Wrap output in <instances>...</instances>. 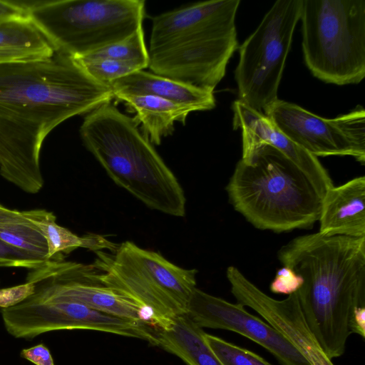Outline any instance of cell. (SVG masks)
<instances>
[{
  "mask_svg": "<svg viewBox=\"0 0 365 365\" xmlns=\"http://www.w3.org/2000/svg\"><path fill=\"white\" fill-rule=\"evenodd\" d=\"M76 60L93 78L108 86L111 82L140 70L133 63L115 60Z\"/></svg>",
  "mask_w": 365,
  "mask_h": 365,
  "instance_id": "obj_24",
  "label": "cell"
},
{
  "mask_svg": "<svg viewBox=\"0 0 365 365\" xmlns=\"http://www.w3.org/2000/svg\"><path fill=\"white\" fill-rule=\"evenodd\" d=\"M144 0L28 2L31 21L56 52L78 58L120 41L142 27Z\"/></svg>",
  "mask_w": 365,
  "mask_h": 365,
  "instance_id": "obj_8",
  "label": "cell"
},
{
  "mask_svg": "<svg viewBox=\"0 0 365 365\" xmlns=\"http://www.w3.org/2000/svg\"><path fill=\"white\" fill-rule=\"evenodd\" d=\"M113 98L108 85L56 51L48 58L0 63V175L26 193L38 192L47 135Z\"/></svg>",
  "mask_w": 365,
  "mask_h": 365,
  "instance_id": "obj_1",
  "label": "cell"
},
{
  "mask_svg": "<svg viewBox=\"0 0 365 365\" xmlns=\"http://www.w3.org/2000/svg\"><path fill=\"white\" fill-rule=\"evenodd\" d=\"M76 59L115 60L133 63L140 70H143L148 67L149 55L145 43L143 26L120 41Z\"/></svg>",
  "mask_w": 365,
  "mask_h": 365,
  "instance_id": "obj_21",
  "label": "cell"
},
{
  "mask_svg": "<svg viewBox=\"0 0 365 365\" xmlns=\"http://www.w3.org/2000/svg\"><path fill=\"white\" fill-rule=\"evenodd\" d=\"M227 278L237 302L249 307L277 330L310 364L334 365L309 329L301 310L296 292L282 300L275 299L259 289L236 267L227 269Z\"/></svg>",
  "mask_w": 365,
  "mask_h": 365,
  "instance_id": "obj_13",
  "label": "cell"
},
{
  "mask_svg": "<svg viewBox=\"0 0 365 365\" xmlns=\"http://www.w3.org/2000/svg\"><path fill=\"white\" fill-rule=\"evenodd\" d=\"M264 114L291 140L317 158L351 156L365 163V111L361 106L336 118H324L278 99Z\"/></svg>",
  "mask_w": 365,
  "mask_h": 365,
  "instance_id": "obj_11",
  "label": "cell"
},
{
  "mask_svg": "<svg viewBox=\"0 0 365 365\" xmlns=\"http://www.w3.org/2000/svg\"><path fill=\"white\" fill-rule=\"evenodd\" d=\"M96 253L93 267L101 272L91 274L89 267L82 277L133 299L143 309L145 323L168 329L175 318L186 314L196 288V269L177 266L130 241L118 245L111 254Z\"/></svg>",
  "mask_w": 365,
  "mask_h": 365,
  "instance_id": "obj_6",
  "label": "cell"
},
{
  "mask_svg": "<svg viewBox=\"0 0 365 365\" xmlns=\"http://www.w3.org/2000/svg\"><path fill=\"white\" fill-rule=\"evenodd\" d=\"M138 125L110 101L85 116L79 133L117 185L150 209L184 217L186 197L181 185Z\"/></svg>",
  "mask_w": 365,
  "mask_h": 365,
  "instance_id": "obj_4",
  "label": "cell"
},
{
  "mask_svg": "<svg viewBox=\"0 0 365 365\" xmlns=\"http://www.w3.org/2000/svg\"><path fill=\"white\" fill-rule=\"evenodd\" d=\"M7 331L16 338L31 339L61 329H91L146 340L158 345L156 329L148 324L90 308L82 304L43 300L31 295L1 310Z\"/></svg>",
  "mask_w": 365,
  "mask_h": 365,
  "instance_id": "obj_10",
  "label": "cell"
},
{
  "mask_svg": "<svg viewBox=\"0 0 365 365\" xmlns=\"http://www.w3.org/2000/svg\"><path fill=\"white\" fill-rule=\"evenodd\" d=\"M240 0H213L152 19L148 67L153 73L213 91L238 46Z\"/></svg>",
  "mask_w": 365,
  "mask_h": 365,
  "instance_id": "obj_3",
  "label": "cell"
},
{
  "mask_svg": "<svg viewBox=\"0 0 365 365\" xmlns=\"http://www.w3.org/2000/svg\"><path fill=\"white\" fill-rule=\"evenodd\" d=\"M302 0H278L239 48L235 71L238 100L264 113L279 98L277 91L299 21Z\"/></svg>",
  "mask_w": 365,
  "mask_h": 365,
  "instance_id": "obj_9",
  "label": "cell"
},
{
  "mask_svg": "<svg viewBox=\"0 0 365 365\" xmlns=\"http://www.w3.org/2000/svg\"><path fill=\"white\" fill-rule=\"evenodd\" d=\"M157 330L158 346L187 365H222L207 344L202 328L185 314L175 319L168 329Z\"/></svg>",
  "mask_w": 365,
  "mask_h": 365,
  "instance_id": "obj_19",
  "label": "cell"
},
{
  "mask_svg": "<svg viewBox=\"0 0 365 365\" xmlns=\"http://www.w3.org/2000/svg\"><path fill=\"white\" fill-rule=\"evenodd\" d=\"M115 98L145 96L190 106L197 111L210 110L216 106L214 91L175 81L144 70L134 71L109 84Z\"/></svg>",
  "mask_w": 365,
  "mask_h": 365,
  "instance_id": "obj_16",
  "label": "cell"
},
{
  "mask_svg": "<svg viewBox=\"0 0 365 365\" xmlns=\"http://www.w3.org/2000/svg\"><path fill=\"white\" fill-rule=\"evenodd\" d=\"M225 189L234 209L257 229L289 232L319 221L322 197L307 175L269 145L242 150Z\"/></svg>",
  "mask_w": 365,
  "mask_h": 365,
  "instance_id": "obj_5",
  "label": "cell"
},
{
  "mask_svg": "<svg viewBox=\"0 0 365 365\" xmlns=\"http://www.w3.org/2000/svg\"><path fill=\"white\" fill-rule=\"evenodd\" d=\"M319 221L323 235L365 237V177L329 189L322 197Z\"/></svg>",
  "mask_w": 365,
  "mask_h": 365,
  "instance_id": "obj_15",
  "label": "cell"
},
{
  "mask_svg": "<svg viewBox=\"0 0 365 365\" xmlns=\"http://www.w3.org/2000/svg\"><path fill=\"white\" fill-rule=\"evenodd\" d=\"M303 283L302 277L291 268L283 266L276 273L270 284V290L275 294L289 295L296 292Z\"/></svg>",
  "mask_w": 365,
  "mask_h": 365,
  "instance_id": "obj_26",
  "label": "cell"
},
{
  "mask_svg": "<svg viewBox=\"0 0 365 365\" xmlns=\"http://www.w3.org/2000/svg\"><path fill=\"white\" fill-rule=\"evenodd\" d=\"M27 16H29L27 2L0 0V22Z\"/></svg>",
  "mask_w": 365,
  "mask_h": 365,
  "instance_id": "obj_28",
  "label": "cell"
},
{
  "mask_svg": "<svg viewBox=\"0 0 365 365\" xmlns=\"http://www.w3.org/2000/svg\"><path fill=\"white\" fill-rule=\"evenodd\" d=\"M35 291L33 282L26 283L11 287L0 289V308L14 307L32 295Z\"/></svg>",
  "mask_w": 365,
  "mask_h": 365,
  "instance_id": "obj_27",
  "label": "cell"
},
{
  "mask_svg": "<svg viewBox=\"0 0 365 365\" xmlns=\"http://www.w3.org/2000/svg\"><path fill=\"white\" fill-rule=\"evenodd\" d=\"M232 110L233 128L242 131V150L263 144L275 148L307 175L322 198L334 186L319 159L291 140L264 113L252 110L238 99L233 102Z\"/></svg>",
  "mask_w": 365,
  "mask_h": 365,
  "instance_id": "obj_14",
  "label": "cell"
},
{
  "mask_svg": "<svg viewBox=\"0 0 365 365\" xmlns=\"http://www.w3.org/2000/svg\"><path fill=\"white\" fill-rule=\"evenodd\" d=\"M28 221L23 211L11 210L0 204V223H19Z\"/></svg>",
  "mask_w": 365,
  "mask_h": 365,
  "instance_id": "obj_29",
  "label": "cell"
},
{
  "mask_svg": "<svg viewBox=\"0 0 365 365\" xmlns=\"http://www.w3.org/2000/svg\"><path fill=\"white\" fill-rule=\"evenodd\" d=\"M204 339L222 365H272L257 354L205 333Z\"/></svg>",
  "mask_w": 365,
  "mask_h": 365,
  "instance_id": "obj_23",
  "label": "cell"
},
{
  "mask_svg": "<svg viewBox=\"0 0 365 365\" xmlns=\"http://www.w3.org/2000/svg\"><path fill=\"white\" fill-rule=\"evenodd\" d=\"M0 240L43 259H54L48 257L46 240L38 228L29 220L19 223H0Z\"/></svg>",
  "mask_w": 365,
  "mask_h": 365,
  "instance_id": "obj_22",
  "label": "cell"
},
{
  "mask_svg": "<svg viewBox=\"0 0 365 365\" xmlns=\"http://www.w3.org/2000/svg\"><path fill=\"white\" fill-rule=\"evenodd\" d=\"M117 98L136 113L135 120L141 123L143 135L157 145L163 138L173 133L176 122L185 125L189 113L197 111L192 106L153 96H123Z\"/></svg>",
  "mask_w": 365,
  "mask_h": 365,
  "instance_id": "obj_17",
  "label": "cell"
},
{
  "mask_svg": "<svg viewBox=\"0 0 365 365\" xmlns=\"http://www.w3.org/2000/svg\"><path fill=\"white\" fill-rule=\"evenodd\" d=\"M278 259L299 274L304 319L329 359L344 354L356 311L365 307V237L317 233L294 238Z\"/></svg>",
  "mask_w": 365,
  "mask_h": 365,
  "instance_id": "obj_2",
  "label": "cell"
},
{
  "mask_svg": "<svg viewBox=\"0 0 365 365\" xmlns=\"http://www.w3.org/2000/svg\"><path fill=\"white\" fill-rule=\"evenodd\" d=\"M48 261L0 240V267H20L32 270L43 267Z\"/></svg>",
  "mask_w": 365,
  "mask_h": 365,
  "instance_id": "obj_25",
  "label": "cell"
},
{
  "mask_svg": "<svg viewBox=\"0 0 365 365\" xmlns=\"http://www.w3.org/2000/svg\"><path fill=\"white\" fill-rule=\"evenodd\" d=\"M302 51L312 75L339 86L365 77V1L302 0Z\"/></svg>",
  "mask_w": 365,
  "mask_h": 365,
  "instance_id": "obj_7",
  "label": "cell"
},
{
  "mask_svg": "<svg viewBox=\"0 0 365 365\" xmlns=\"http://www.w3.org/2000/svg\"><path fill=\"white\" fill-rule=\"evenodd\" d=\"M55 52L29 16L0 22V63L48 58Z\"/></svg>",
  "mask_w": 365,
  "mask_h": 365,
  "instance_id": "obj_18",
  "label": "cell"
},
{
  "mask_svg": "<svg viewBox=\"0 0 365 365\" xmlns=\"http://www.w3.org/2000/svg\"><path fill=\"white\" fill-rule=\"evenodd\" d=\"M186 315L200 328L228 330L248 338L267 349L281 365H310L277 330L241 304L230 303L196 287Z\"/></svg>",
  "mask_w": 365,
  "mask_h": 365,
  "instance_id": "obj_12",
  "label": "cell"
},
{
  "mask_svg": "<svg viewBox=\"0 0 365 365\" xmlns=\"http://www.w3.org/2000/svg\"><path fill=\"white\" fill-rule=\"evenodd\" d=\"M23 212L25 217L38 228L46 240L50 259H63L62 253L69 254L79 247L96 252L103 249L113 252L117 247L118 245L98 235L88 234L83 237L76 235L68 229L58 225L56 216L46 210L36 209Z\"/></svg>",
  "mask_w": 365,
  "mask_h": 365,
  "instance_id": "obj_20",
  "label": "cell"
}]
</instances>
